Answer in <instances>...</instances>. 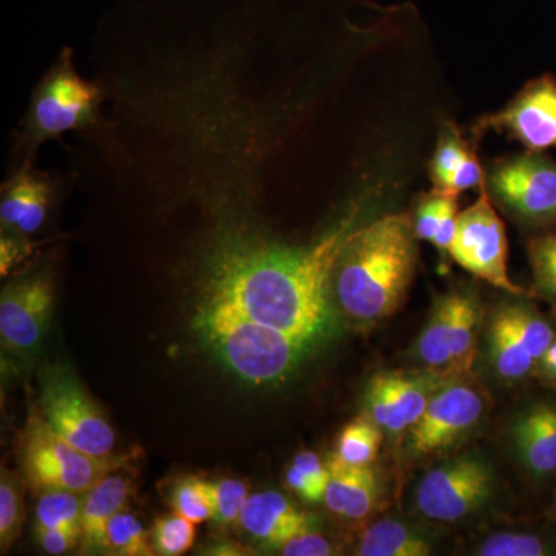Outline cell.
<instances>
[{
  "label": "cell",
  "mask_w": 556,
  "mask_h": 556,
  "mask_svg": "<svg viewBox=\"0 0 556 556\" xmlns=\"http://www.w3.org/2000/svg\"><path fill=\"white\" fill-rule=\"evenodd\" d=\"M353 218L309 247L229 241L212 262L204 295L314 346L328 334L332 269Z\"/></svg>",
  "instance_id": "1"
},
{
  "label": "cell",
  "mask_w": 556,
  "mask_h": 556,
  "mask_svg": "<svg viewBox=\"0 0 556 556\" xmlns=\"http://www.w3.org/2000/svg\"><path fill=\"white\" fill-rule=\"evenodd\" d=\"M417 241L409 214L386 215L348 233L331 277L346 316L372 324L404 306L419 262Z\"/></svg>",
  "instance_id": "2"
},
{
  "label": "cell",
  "mask_w": 556,
  "mask_h": 556,
  "mask_svg": "<svg viewBox=\"0 0 556 556\" xmlns=\"http://www.w3.org/2000/svg\"><path fill=\"white\" fill-rule=\"evenodd\" d=\"M193 328L223 365L252 386L283 382L311 348L206 295L197 309Z\"/></svg>",
  "instance_id": "3"
},
{
  "label": "cell",
  "mask_w": 556,
  "mask_h": 556,
  "mask_svg": "<svg viewBox=\"0 0 556 556\" xmlns=\"http://www.w3.org/2000/svg\"><path fill=\"white\" fill-rule=\"evenodd\" d=\"M102 91L76 72L72 50H64L35 91L20 134L24 163H31L36 150L65 131L93 127L100 118Z\"/></svg>",
  "instance_id": "4"
},
{
  "label": "cell",
  "mask_w": 556,
  "mask_h": 556,
  "mask_svg": "<svg viewBox=\"0 0 556 556\" xmlns=\"http://www.w3.org/2000/svg\"><path fill=\"white\" fill-rule=\"evenodd\" d=\"M484 190L511 222L533 233L556 229V160L525 150L485 164Z\"/></svg>",
  "instance_id": "5"
},
{
  "label": "cell",
  "mask_w": 556,
  "mask_h": 556,
  "mask_svg": "<svg viewBox=\"0 0 556 556\" xmlns=\"http://www.w3.org/2000/svg\"><path fill=\"white\" fill-rule=\"evenodd\" d=\"M21 467L36 492H89L101 478L121 467L116 457H94L60 437L40 413H31L21 441Z\"/></svg>",
  "instance_id": "6"
},
{
  "label": "cell",
  "mask_w": 556,
  "mask_h": 556,
  "mask_svg": "<svg viewBox=\"0 0 556 556\" xmlns=\"http://www.w3.org/2000/svg\"><path fill=\"white\" fill-rule=\"evenodd\" d=\"M39 413L80 452L112 457L116 434L72 368L51 364L39 376Z\"/></svg>",
  "instance_id": "7"
},
{
  "label": "cell",
  "mask_w": 556,
  "mask_h": 556,
  "mask_svg": "<svg viewBox=\"0 0 556 556\" xmlns=\"http://www.w3.org/2000/svg\"><path fill=\"white\" fill-rule=\"evenodd\" d=\"M529 295H510L493 311L486 327V354L501 380L519 383L535 378L538 364L556 339V327Z\"/></svg>",
  "instance_id": "8"
},
{
  "label": "cell",
  "mask_w": 556,
  "mask_h": 556,
  "mask_svg": "<svg viewBox=\"0 0 556 556\" xmlns=\"http://www.w3.org/2000/svg\"><path fill=\"white\" fill-rule=\"evenodd\" d=\"M495 490L492 464L477 453H467L427 471L417 485L416 506L431 521H463L484 508Z\"/></svg>",
  "instance_id": "9"
},
{
  "label": "cell",
  "mask_w": 556,
  "mask_h": 556,
  "mask_svg": "<svg viewBox=\"0 0 556 556\" xmlns=\"http://www.w3.org/2000/svg\"><path fill=\"white\" fill-rule=\"evenodd\" d=\"M450 258L471 276L508 295H530L508 276L506 225L484 189L471 206L459 212Z\"/></svg>",
  "instance_id": "10"
},
{
  "label": "cell",
  "mask_w": 556,
  "mask_h": 556,
  "mask_svg": "<svg viewBox=\"0 0 556 556\" xmlns=\"http://www.w3.org/2000/svg\"><path fill=\"white\" fill-rule=\"evenodd\" d=\"M485 397L477 387L450 379L434 391L426 412L407 433L413 459L438 455L467 437L481 422Z\"/></svg>",
  "instance_id": "11"
},
{
  "label": "cell",
  "mask_w": 556,
  "mask_h": 556,
  "mask_svg": "<svg viewBox=\"0 0 556 556\" xmlns=\"http://www.w3.org/2000/svg\"><path fill=\"white\" fill-rule=\"evenodd\" d=\"M486 131L506 135L530 152L556 149V76L530 79L503 109L475 121L471 138L478 142Z\"/></svg>",
  "instance_id": "12"
},
{
  "label": "cell",
  "mask_w": 556,
  "mask_h": 556,
  "mask_svg": "<svg viewBox=\"0 0 556 556\" xmlns=\"http://www.w3.org/2000/svg\"><path fill=\"white\" fill-rule=\"evenodd\" d=\"M54 305V283L49 270H30L11 281L0 298L2 346L17 356L39 350L49 329Z\"/></svg>",
  "instance_id": "13"
},
{
  "label": "cell",
  "mask_w": 556,
  "mask_h": 556,
  "mask_svg": "<svg viewBox=\"0 0 556 556\" xmlns=\"http://www.w3.org/2000/svg\"><path fill=\"white\" fill-rule=\"evenodd\" d=\"M447 380L424 369L379 372L368 383L367 415L388 434L408 433L426 412L434 391Z\"/></svg>",
  "instance_id": "14"
},
{
  "label": "cell",
  "mask_w": 556,
  "mask_h": 556,
  "mask_svg": "<svg viewBox=\"0 0 556 556\" xmlns=\"http://www.w3.org/2000/svg\"><path fill=\"white\" fill-rule=\"evenodd\" d=\"M433 189L460 195L485 186V166L478 156V142L467 139L455 121H444L439 129L433 156L428 164Z\"/></svg>",
  "instance_id": "15"
},
{
  "label": "cell",
  "mask_w": 556,
  "mask_h": 556,
  "mask_svg": "<svg viewBox=\"0 0 556 556\" xmlns=\"http://www.w3.org/2000/svg\"><path fill=\"white\" fill-rule=\"evenodd\" d=\"M510 442L518 463L530 477L556 475V401L540 399L514 417Z\"/></svg>",
  "instance_id": "16"
},
{
  "label": "cell",
  "mask_w": 556,
  "mask_h": 556,
  "mask_svg": "<svg viewBox=\"0 0 556 556\" xmlns=\"http://www.w3.org/2000/svg\"><path fill=\"white\" fill-rule=\"evenodd\" d=\"M239 525L263 547L278 551L292 538L311 530L313 519L287 496L269 490L248 496Z\"/></svg>",
  "instance_id": "17"
},
{
  "label": "cell",
  "mask_w": 556,
  "mask_h": 556,
  "mask_svg": "<svg viewBox=\"0 0 556 556\" xmlns=\"http://www.w3.org/2000/svg\"><path fill=\"white\" fill-rule=\"evenodd\" d=\"M53 186L50 178L24 163L2 186L0 219L2 228L30 236L38 232L49 215Z\"/></svg>",
  "instance_id": "18"
},
{
  "label": "cell",
  "mask_w": 556,
  "mask_h": 556,
  "mask_svg": "<svg viewBox=\"0 0 556 556\" xmlns=\"http://www.w3.org/2000/svg\"><path fill=\"white\" fill-rule=\"evenodd\" d=\"M134 482L127 473L110 471L83 495L80 546L87 554H105V529L110 518L126 508Z\"/></svg>",
  "instance_id": "19"
},
{
  "label": "cell",
  "mask_w": 556,
  "mask_h": 556,
  "mask_svg": "<svg viewBox=\"0 0 556 556\" xmlns=\"http://www.w3.org/2000/svg\"><path fill=\"white\" fill-rule=\"evenodd\" d=\"M329 482L325 506L340 518H367L375 510L379 497L378 478L371 467H354L332 455L327 460Z\"/></svg>",
  "instance_id": "20"
},
{
  "label": "cell",
  "mask_w": 556,
  "mask_h": 556,
  "mask_svg": "<svg viewBox=\"0 0 556 556\" xmlns=\"http://www.w3.org/2000/svg\"><path fill=\"white\" fill-rule=\"evenodd\" d=\"M457 217H459V195L431 189L416 200L412 214L413 230L417 240L430 241L438 249L441 258H450L455 240Z\"/></svg>",
  "instance_id": "21"
},
{
  "label": "cell",
  "mask_w": 556,
  "mask_h": 556,
  "mask_svg": "<svg viewBox=\"0 0 556 556\" xmlns=\"http://www.w3.org/2000/svg\"><path fill=\"white\" fill-rule=\"evenodd\" d=\"M450 299V350L456 378H464L473 369L478 354L481 305L470 289H452Z\"/></svg>",
  "instance_id": "22"
},
{
  "label": "cell",
  "mask_w": 556,
  "mask_h": 556,
  "mask_svg": "<svg viewBox=\"0 0 556 556\" xmlns=\"http://www.w3.org/2000/svg\"><path fill=\"white\" fill-rule=\"evenodd\" d=\"M416 358L424 371L444 379L456 378L453 371L452 350H450V299L442 294L434 302L426 328L416 342Z\"/></svg>",
  "instance_id": "23"
},
{
  "label": "cell",
  "mask_w": 556,
  "mask_h": 556,
  "mask_svg": "<svg viewBox=\"0 0 556 556\" xmlns=\"http://www.w3.org/2000/svg\"><path fill=\"white\" fill-rule=\"evenodd\" d=\"M433 546L430 540L397 519H380L365 530L358 541L362 556H427Z\"/></svg>",
  "instance_id": "24"
},
{
  "label": "cell",
  "mask_w": 556,
  "mask_h": 556,
  "mask_svg": "<svg viewBox=\"0 0 556 556\" xmlns=\"http://www.w3.org/2000/svg\"><path fill=\"white\" fill-rule=\"evenodd\" d=\"M382 444V428L368 415H362L342 431L336 444L334 456L348 466L371 467Z\"/></svg>",
  "instance_id": "25"
},
{
  "label": "cell",
  "mask_w": 556,
  "mask_h": 556,
  "mask_svg": "<svg viewBox=\"0 0 556 556\" xmlns=\"http://www.w3.org/2000/svg\"><path fill=\"white\" fill-rule=\"evenodd\" d=\"M83 495L67 490H46L36 504V530L60 529L80 536Z\"/></svg>",
  "instance_id": "26"
},
{
  "label": "cell",
  "mask_w": 556,
  "mask_h": 556,
  "mask_svg": "<svg viewBox=\"0 0 556 556\" xmlns=\"http://www.w3.org/2000/svg\"><path fill=\"white\" fill-rule=\"evenodd\" d=\"M328 464L313 452H302L285 473V482L292 493L309 504L324 503L329 482Z\"/></svg>",
  "instance_id": "27"
},
{
  "label": "cell",
  "mask_w": 556,
  "mask_h": 556,
  "mask_svg": "<svg viewBox=\"0 0 556 556\" xmlns=\"http://www.w3.org/2000/svg\"><path fill=\"white\" fill-rule=\"evenodd\" d=\"M527 257L533 274V291L556 306V229L533 233L527 240Z\"/></svg>",
  "instance_id": "28"
},
{
  "label": "cell",
  "mask_w": 556,
  "mask_h": 556,
  "mask_svg": "<svg viewBox=\"0 0 556 556\" xmlns=\"http://www.w3.org/2000/svg\"><path fill=\"white\" fill-rule=\"evenodd\" d=\"M105 554L119 556H150L149 535L134 514L124 510L110 518L105 529Z\"/></svg>",
  "instance_id": "29"
},
{
  "label": "cell",
  "mask_w": 556,
  "mask_h": 556,
  "mask_svg": "<svg viewBox=\"0 0 556 556\" xmlns=\"http://www.w3.org/2000/svg\"><path fill=\"white\" fill-rule=\"evenodd\" d=\"M25 519L24 489L20 478L2 468L0 478V548L9 552L21 535Z\"/></svg>",
  "instance_id": "30"
},
{
  "label": "cell",
  "mask_w": 556,
  "mask_h": 556,
  "mask_svg": "<svg viewBox=\"0 0 556 556\" xmlns=\"http://www.w3.org/2000/svg\"><path fill=\"white\" fill-rule=\"evenodd\" d=\"M481 556H547L556 555V543L530 532H501L486 538L478 547Z\"/></svg>",
  "instance_id": "31"
},
{
  "label": "cell",
  "mask_w": 556,
  "mask_h": 556,
  "mask_svg": "<svg viewBox=\"0 0 556 556\" xmlns=\"http://www.w3.org/2000/svg\"><path fill=\"white\" fill-rule=\"evenodd\" d=\"M208 501H211V521L219 527H230L239 522L241 510L249 496L247 482L240 479H219L204 481Z\"/></svg>",
  "instance_id": "32"
},
{
  "label": "cell",
  "mask_w": 556,
  "mask_h": 556,
  "mask_svg": "<svg viewBox=\"0 0 556 556\" xmlns=\"http://www.w3.org/2000/svg\"><path fill=\"white\" fill-rule=\"evenodd\" d=\"M153 551L164 556L186 554L195 543V522L175 514L156 519L152 533Z\"/></svg>",
  "instance_id": "33"
},
{
  "label": "cell",
  "mask_w": 556,
  "mask_h": 556,
  "mask_svg": "<svg viewBox=\"0 0 556 556\" xmlns=\"http://www.w3.org/2000/svg\"><path fill=\"white\" fill-rule=\"evenodd\" d=\"M169 503L175 514L201 525L212 517L211 501L204 486V479L186 477L172 486Z\"/></svg>",
  "instance_id": "34"
},
{
  "label": "cell",
  "mask_w": 556,
  "mask_h": 556,
  "mask_svg": "<svg viewBox=\"0 0 556 556\" xmlns=\"http://www.w3.org/2000/svg\"><path fill=\"white\" fill-rule=\"evenodd\" d=\"M285 556H329L334 554L331 543L320 533L306 530L278 548Z\"/></svg>",
  "instance_id": "35"
},
{
  "label": "cell",
  "mask_w": 556,
  "mask_h": 556,
  "mask_svg": "<svg viewBox=\"0 0 556 556\" xmlns=\"http://www.w3.org/2000/svg\"><path fill=\"white\" fill-rule=\"evenodd\" d=\"M36 540L39 546L50 555L67 554L80 543L79 535L60 529L36 530Z\"/></svg>",
  "instance_id": "36"
},
{
  "label": "cell",
  "mask_w": 556,
  "mask_h": 556,
  "mask_svg": "<svg viewBox=\"0 0 556 556\" xmlns=\"http://www.w3.org/2000/svg\"><path fill=\"white\" fill-rule=\"evenodd\" d=\"M30 244L20 237L2 236L0 243V273L2 277L9 276L14 266L20 265L22 260L30 254Z\"/></svg>",
  "instance_id": "37"
},
{
  "label": "cell",
  "mask_w": 556,
  "mask_h": 556,
  "mask_svg": "<svg viewBox=\"0 0 556 556\" xmlns=\"http://www.w3.org/2000/svg\"><path fill=\"white\" fill-rule=\"evenodd\" d=\"M535 378L543 383L544 387L556 390V339L552 345L547 348L540 364H538Z\"/></svg>",
  "instance_id": "38"
},
{
  "label": "cell",
  "mask_w": 556,
  "mask_h": 556,
  "mask_svg": "<svg viewBox=\"0 0 556 556\" xmlns=\"http://www.w3.org/2000/svg\"><path fill=\"white\" fill-rule=\"evenodd\" d=\"M555 511H556V500H555Z\"/></svg>",
  "instance_id": "39"
}]
</instances>
